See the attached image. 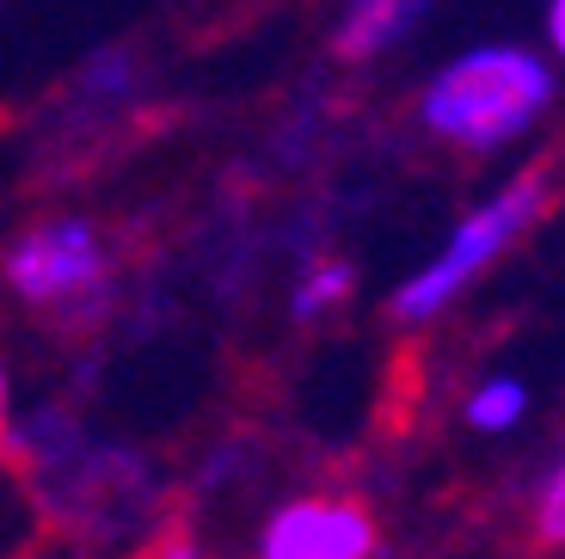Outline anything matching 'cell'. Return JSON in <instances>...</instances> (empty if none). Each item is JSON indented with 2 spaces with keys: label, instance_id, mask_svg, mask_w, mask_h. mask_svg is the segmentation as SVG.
I'll list each match as a JSON object with an SVG mask.
<instances>
[{
  "label": "cell",
  "instance_id": "277c9868",
  "mask_svg": "<svg viewBox=\"0 0 565 559\" xmlns=\"http://www.w3.org/2000/svg\"><path fill=\"white\" fill-rule=\"evenodd\" d=\"M382 529L351 492H296L265 510L253 559H375Z\"/></svg>",
  "mask_w": 565,
  "mask_h": 559
},
{
  "label": "cell",
  "instance_id": "9c48e42d",
  "mask_svg": "<svg viewBox=\"0 0 565 559\" xmlns=\"http://www.w3.org/2000/svg\"><path fill=\"white\" fill-rule=\"evenodd\" d=\"M129 559H210V553H203V541H198V535L167 529V535H154V541H141Z\"/></svg>",
  "mask_w": 565,
  "mask_h": 559
},
{
  "label": "cell",
  "instance_id": "30bf717a",
  "mask_svg": "<svg viewBox=\"0 0 565 559\" xmlns=\"http://www.w3.org/2000/svg\"><path fill=\"white\" fill-rule=\"evenodd\" d=\"M541 38H547V62L565 68V0H547V7H541Z\"/></svg>",
  "mask_w": 565,
  "mask_h": 559
},
{
  "label": "cell",
  "instance_id": "8992f818",
  "mask_svg": "<svg viewBox=\"0 0 565 559\" xmlns=\"http://www.w3.org/2000/svg\"><path fill=\"white\" fill-rule=\"evenodd\" d=\"M529 405H535L529 381L510 376V369H492V376H480L473 388H467L461 424H467V431H480V436H510V431H523Z\"/></svg>",
  "mask_w": 565,
  "mask_h": 559
},
{
  "label": "cell",
  "instance_id": "3957f363",
  "mask_svg": "<svg viewBox=\"0 0 565 559\" xmlns=\"http://www.w3.org/2000/svg\"><path fill=\"white\" fill-rule=\"evenodd\" d=\"M0 283L38 320L62 326V333H86L117 302V246L93 215H43V222L19 228L13 246L0 252Z\"/></svg>",
  "mask_w": 565,
  "mask_h": 559
},
{
  "label": "cell",
  "instance_id": "7a4b0ae2",
  "mask_svg": "<svg viewBox=\"0 0 565 559\" xmlns=\"http://www.w3.org/2000/svg\"><path fill=\"white\" fill-rule=\"evenodd\" d=\"M547 203H553V179L541 167L516 172V179H504L492 197H480V203L430 246V259L387 289V320L406 326V333L443 320L498 259H510V252L523 246V234L547 215Z\"/></svg>",
  "mask_w": 565,
  "mask_h": 559
},
{
  "label": "cell",
  "instance_id": "52a82bcc",
  "mask_svg": "<svg viewBox=\"0 0 565 559\" xmlns=\"http://www.w3.org/2000/svg\"><path fill=\"white\" fill-rule=\"evenodd\" d=\"M356 295V265L344 252H313L308 265L296 271V289H289V320H326V314L351 308Z\"/></svg>",
  "mask_w": 565,
  "mask_h": 559
},
{
  "label": "cell",
  "instance_id": "ba28073f",
  "mask_svg": "<svg viewBox=\"0 0 565 559\" xmlns=\"http://www.w3.org/2000/svg\"><path fill=\"white\" fill-rule=\"evenodd\" d=\"M529 529L541 547H565V462H553L529 492Z\"/></svg>",
  "mask_w": 565,
  "mask_h": 559
},
{
  "label": "cell",
  "instance_id": "6da1fadb",
  "mask_svg": "<svg viewBox=\"0 0 565 559\" xmlns=\"http://www.w3.org/2000/svg\"><path fill=\"white\" fill-rule=\"evenodd\" d=\"M553 98H559V68L547 62V50L486 38L437 62V74L418 93V124L455 155L486 160L535 136L553 117Z\"/></svg>",
  "mask_w": 565,
  "mask_h": 559
},
{
  "label": "cell",
  "instance_id": "5b68a950",
  "mask_svg": "<svg viewBox=\"0 0 565 559\" xmlns=\"http://www.w3.org/2000/svg\"><path fill=\"white\" fill-rule=\"evenodd\" d=\"M437 13V0H344L332 19V56L339 62H382L387 50L418 38V25Z\"/></svg>",
  "mask_w": 565,
  "mask_h": 559
},
{
  "label": "cell",
  "instance_id": "8fae6325",
  "mask_svg": "<svg viewBox=\"0 0 565 559\" xmlns=\"http://www.w3.org/2000/svg\"><path fill=\"white\" fill-rule=\"evenodd\" d=\"M19 419V400H13V369L0 363V443H7V431H13Z\"/></svg>",
  "mask_w": 565,
  "mask_h": 559
}]
</instances>
